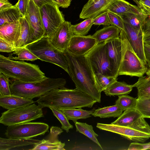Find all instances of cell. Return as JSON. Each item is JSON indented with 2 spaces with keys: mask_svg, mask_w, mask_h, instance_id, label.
I'll list each match as a JSON object with an SVG mask.
<instances>
[{
  "mask_svg": "<svg viewBox=\"0 0 150 150\" xmlns=\"http://www.w3.org/2000/svg\"><path fill=\"white\" fill-rule=\"evenodd\" d=\"M67 60L69 75L76 88L88 95L97 102H101V92L97 89L95 75L84 55L64 52Z\"/></svg>",
  "mask_w": 150,
  "mask_h": 150,
  "instance_id": "1",
  "label": "cell"
},
{
  "mask_svg": "<svg viewBox=\"0 0 150 150\" xmlns=\"http://www.w3.org/2000/svg\"><path fill=\"white\" fill-rule=\"evenodd\" d=\"M36 102L41 108L52 107L59 109L91 108L97 101L76 88L70 89L63 87L50 91Z\"/></svg>",
  "mask_w": 150,
  "mask_h": 150,
  "instance_id": "2",
  "label": "cell"
},
{
  "mask_svg": "<svg viewBox=\"0 0 150 150\" xmlns=\"http://www.w3.org/2000/svg\"><path fill=\"white\" fill-rule=\"evenodd\" d=\"M0 73L9 78L26 83L40 82L47 78L38 65L13 60L1 54Z\"/></svg>",
  "mask_w": 150,
  "mask_h": 150,
  "instance_id": "3",
  "label": "cell"
},
{
  "mask_svg": "<svg viewBox=\"0 0 150 150\" xmlns=\"http://www.w3.org/2000/svg\"><path fill=\"white\" fill-rule=\"evenodd\" d=\"M66 83L63 78L47 77L38 82L26 83L13 80L10 83L11 94L31 99L40 98L50 91L64 87Z\"/></svg>",
  "mask_w": 150,
  "mask_h": 150,
  "instance_id": "4",
  "label": "cell"
},
{
  "mask_svg": "<svg viewBox=\"0 0 150 150\" xmlns=\"http://www.w3.org/2000/svg\"><path fill=\"white\" fill-rule=\"evenodd\" d=\"M120 38L122 49V58L118 75H125L140 77L148 69L131 47L125 31H120Z\"/></svg>",
  "mask_w": 150,
  "mask_h": 150,
  "instance_id": "5",
  "label": "cell"
},
{
  "mask_svg": "<svg viewBox=\"0 0 150 150\" xmlns=\"http://www.w3.org/2000/svg\"><path fill=\"white\" fill-rule=\"evenodd\" d=\"M26 47L40 60L58 66L69 75L68 63L64 53L55 47L48 37H43Z\"/></svg>",
  "mask_w": 150,
  "mask_h": 150,
  "instance_id": "6",
  "label": "cell"
},
{
  "mask_svg": "<svg viewBox=\"0 0 150 150\" xmlns=\"http://www.w3.org/2000/svg\"><path fill=\"white\" fill-rule=\"evenodd\" d=\"M96 127L136 142H144L150 138V126L143 117L127 126L97 123Z\"/></svg>",
  "mask_w": 150,
  "mask_h": 150,
  "instance_id": "7",
  "label": "cell"
},
{
  "mask_svg": "<svg viewBox=\"0 0 150 150\" xmlns=\"http://www.w3.org/2000/svg\"><path fill=\"white\" fill-rule=\"evenodd\" d=\"M44 116L42 108L34 103L2 113L0 123L9 126L30 122Z\"/></svg>",
  "mask_w": 150,
  "mask_h": 150,
  "instance_id": "8",
  "label": "cell"
},
{
  "mask_svg": "<svg viewBox=\"0 0 150 150\" xmlns=\"http://www.w3.org/2000/svg\"><path fill=\"white\" fill-rule=\"evenodd\" d=\"M49 128L45 123L29 122L8 126L5 134L9 139H32L44 135Z\"/></svg>",
  "mask_w": 150,
  "mask_h": 150,
  "instance_id": "9",
  "label": "cell"
},
{
  "mask_svg": "<svg viewBox=\"0 0 150 150\" xmlns=\"http://www.w3.org/2000/svg\"><path fill=\"white\" fill-rule=\"evenodd\" d=\"M85 56L95 75H104L114 76L108 56L105 42L97 44Z\"/></svg>",
  "mask_w": 150,
  "mask_h": 150,
  "instance_id": "10",
  "label": "cell"
},
{
  "mask_svg": "<svg viewBox=\"0 0 150 150\" xmlns=\"http://www.w3.org/2000/svg\"><path fill=\"white\" fill-rule=\"evenodd\" d=\"M45 31L44 37L50 38L65 21L64 16L57 4H47L40 8Z\"/></svg>",
  "mask_w": 150,
  "mask_h": 150,
  "instance_id": "11",
  "label": "cell"
},
{
  "mask_svg": "<svg viewBox=\"0 0 150 150\" xmlns=\"http://www.w3.org/2000/svg\"><path fill=\"white\" fill-rule=\"evenodd\" d=\"M92 35H74L70 41L67 51L73 54L84 55L97 44Z\"/></svg>",
  "mask_w": 150,
  "mask_h": 150,
  "instance_id": "12",
  "label": "cell"
},
{
  "mask_svg": "<svg viewBox=\"0 0 150 150\" xmlns=\"http://www.w3.org/2000/svg\"><path fill=\"white\" fill-rule=\"evenodd\" d=\"M108 56L114 76L117 78L122 58V49L120 38L105 42Z\"/></svg>",
  "mask_w": 150,
  "mask_h": 150,
  "instance_id": "13",
  "label": "cell"
},
{
  "mask_svg": "<svg viewBox=\"0 0 150 150\" xmlns=\"http://www.w3.org/2000/svg\"><path fill=\"white\" fill-rule=\"evenodd\" d=\"M124 23V31L131 47L139 58L147 65L144 53L142 29H136L129 24Z\"/></svg>",
  "mask_w": 150,
  "mask_h": 150,
  "instance_id": "14",
  "label": "cell"
},
{
  "mask_svg": "<svg viewBox=\"0 0 150 150\" xmlns=\"http://www.w3.org/2000/svg\"><path fill=\"white\" fill-rule=\"evenodd\" d=\"M71 22L65 21L55 33L49 38L52 44L59 50H67L71 39L74 35L71 28Z\"/></svg>",
  "mask_w": 150,
  "mask_h": 150,
  "instance_id": "15",
  "label": "cell"
},
{
  "mask_svg": "<svg viewBox=\"0 0 150 150\" xmlns=\"http://www.w3.org/2000/svg\"><path fill=\"white\" fill-rule=\"evenodd\" d=\"M27 16L36 41L44 37L45 31L40 8L35 4L33 0L29 1Z\"/></svg>",
  "mask_w": 150,
  "mask_h": 150,
  "instance_id": "16",
  "label": "cell"
},
{
  "mask_svg": "<svg viewBox=\"0 0 150 150\" xmlns=\"http://www.w3.org/2000/svg\"><path fill=\"white\" fill-rule=\"evenodd\" d=\"M63 132L62 129L59 127L52 126L47 138L43 139L29 150H65V143L62 142L58 139V136Z\"/></svg>",
  "mask_w": 150,
  "mask_h": 150,
  "instance_id": "17",
  "label": "cell"
},
{
  "mask_svg": "<svg viewBox=\"0 0 150 150\" xmlns=\"http://www.w3.org/2000/svg\"><path fill=\"white\" fill-rule=\"evenodd\" d=\"M114 0H88L83 6L80 14L81 19L94 18L106 11Z\"/></svg>",
  "mask_w": 150,
  "mask_h": 150,
  "instance_id": "18",
  "label": "cell"
},
{
  "mask_svg": "<svg viewBox=\"0 0 150 150\" xmlns=\"http://www.w3.org/2000/svg\"><path fill=\"white\" fill-rule=\"evenodd\" d=\"M19 21L21 31L18 39L15 45L16 49L26 47L35 42L33 31L27 16L21 17Z\"/></svg>",
  "mask_w": 150,
  "mask_h": 150,
  "instance_id": "19",
  "label": "cell"
},
{
  "mask_svg": "<svg viewBox=\"0 0 150 150\" xmlns=\"http://www.w3.org/2000/svg\"><path fill=\"white\" fill-rule=\"evenodd\" d=\"M20 31L19 20L6 23L0 26V38L15 47V44L19 38Z\"/></svg>",
  "mask_w": 150,
  "mask_h": 150,
  "instance_id": "20",
  "label": "cell"
},
{
  "mask_svg": "<svg viewBox=\"0 0 150 150\" xmlns=\"http://www.w3.org/2000/svg\"><path fill=\"white\" fill-rule=\"evenodd\" d=\"M106 11L121 16L128 13H144L137 6L132 4L125 0H114L108 8Z\"/></svg>",
  "mask_w": 150,
  "mask_h": 150,
  "instance_id": "21",
  "label": "cell"
},
{
  "mask_svg": "<svg viewBox=\"0 0 150 150\" xmlns=\"http://www.w3.org/2000/svg\"><path fill=\"white\" fill-rule=\"evenodd\" d=\"M32 100L11 94L0 96V105L7 110L16 109L34 103Z\"/></svg>",
  "mask_w": 150,
  "mask_h": 150,
  "instance_id": "22",
  "label": "cell"
},
{
  "mask_svg": "<svg viewBox=\"0 0 150 150\" xmlns=\"http://www.w3.org/2000/svg\"><path fill=\"white\" fill-rule=\"evenodd\" d=\"M41 141L32 139H9L0 138V150L14 149L15 148L34 145Z\"/></svg>",
  "mask_w": 150,
  "mask_h": 150,
  "instance_id": "23",
  "label": "cell"
},
{
  "mask_svg": "<svg viewBox=\"0 0 150 150\" xmlns=\"http://www.w3.org/2000/svg\"><path fill=\"white\" fill-rule=\"evenodd\" d=\"M120 31L115 26H106L96 31L92 36L96 39L98 44L108 40L120 38Z\"/></svg>",
  "mask_w": 150,
  "mask_h": 150,
  "instance_id": "24",
  "label": "cell"
},
{
  "mask_svg": "<svg viewBox=\"0 0 150 150\" xmlns=\"http://www.w3.org/2000/svg\"><path fill=\"white\" fill-rule=\"evenodd\" d=\"M142 115L136 108L128 109L124 112L111 124L127 126L132 124L141 117Z\"/></svg>",
  "mask_w": 150,
  "mask_h": 150,
  "instance_id": "25",
  "label": "cell"
},
{
  "mask_svg": "<svg viewBox=\"0 0 150 150\" xmlns=\"http://www.w3.org/2000/svg\"><path fill=\"white\" fill-rule=\"evenodd\" d=\"M133 87V85H129L124 82L116 80L103 91L107 96H119L129 93Z\"/></svg>",
  "mask_w": 150,
  "mask_h": 150,
  "instance_id": "26",
  "label": "cell"
},
{
  "mask_svg": "<svg viewBox=\"0 0 150 150\" xmlns=\"http://www.w3.org/2000/svg\"><path fill=\"white\" fill-rule=\"evenodd\" d=\"M123 111L119 105L115 104L114 105L95 110L91 115L100 118L118 117L122 114Z\"/></svg>",
  "mask_w": 150,
  "mask_h": 150,
  "instance_id": "27",
  "label": "cell"
},
{
  "mask_svg": "<svg viewBox=\"0 0 150 150\" xmlns=\"http://www.w3.org/2000/svg\"><path fill=\"white\" fill-rule=\"evenodd\" d=\"M149 16L144 13H128L122 16L124 23L135 29H142L145 20Z\"/></svg>",
  "mask_w": 150,
  "mask_h": 150,
  "instance_id": "28",
  "label": "cell"
},
{
  "mask_svg": "<svg viewBox=\"0 0 150 150\" xmlns=\"http://www.w3.org/2000/svg\"><path fill=\"white\" fill-rule=\"evenodd\" d=\"M23 16L15 5L0 11V26L19 20Z\"/></svg>",
  "mask_w": 150,
  "mask_h": 150,
  "instance_id": "29",
  "label": "cell"
},
{
  "mask_svg": "<svg viewBox=\"0 0 150 150\" xmlns=\"http://www.w3.org/2000/svg\"><path fill=\"white\" fill-rule=\"evenodd\" d=\"M59 110L64 114L69 120H72L75 123L79 119L91 117L95 109L93 108L91 110H88L79 108Z\"/></svg>",
  "mask_w": 150,
  "mask_h": 150,
  "instance_id": "30",
  "label": "cell"
},
{
  "mask_svg": "<svg viewBox=\"0 0 150 150\" xmlns=\"http://www.w3.org/2000/svg\"><path fill=\"white\" fill-rule=\"evenodd\" d=\"M8 58L15 61L29 60L33 61L39 58L31 52L26 47L16 49L10 54Z\"/></svg>",
  "mask_w": 150,
  "mask_h": 150,
  "instance_id": "31",
  "label": "cell"
},
{
  "mask_svg": "<svg viewBox=\"0 0 150 150\" xmlns=\"http://www.w3.org/2000/svg\"><path fill=\"white\" fill-rule=\"evenodd\" d=\"M76 131L79 132L87 137L97 144L101 149L102 147L98 142L97 137L98 135L94 131L93 126L86 123L76 122L75 123Z\"/></svg>",
  "mask_w": 150,
  "mask_h": 150,
  "instance_id": "32",
  "label": "cell"
},
{
  "mask_svg": "<svg viewBox=\"0 0 150 150\" xmlns=\"http://www.w3.org/2000/svg\"><path fill=\"white\" fill-rule=\"evenodd\" d=\"M93 19H86L79 23L71 25V28L74 34L81 36L86 35L93 25Z\"/></svg>",
  "mask_w": 150,
  "mask_h": 150,
  "instance_id": "33",
  "label": "cell"
},
{
  "mask_svg": "<svg viewBox=\"0 0 150 150\" xmlns=\"http://www.w3.org/2000/svg\"><path fill=\"white\" fill-rule=\"evenodd\" d=\"M136 100V108L144 118H150V97H139Z\"/></svg>",
  "mask_w": 150,
  "mask_h": 150,
  "instance_id": "34",
  "label": "cell"
},
{
  "mask_svg": "<svg viewBox=\"0 0 150 150\" xmlns=\"http://www.w3.org/2000/svg\"><path fill=\"white\" fill-rule=\"evenodd\" d=\"M118 96V99L115 101V104L119 105L123 111L136 108V98L127 94Z\"/></svg>",
  "mask_w": 150,
  "mask_h": 150,
  "instance_id": "35",
  "label": "cell"
},
{
  "mask_svg": "<svg viewBox=\"0 0 150 150\" xmlns=\"http://www.w3.org/2000/svg\"><path fill=\"white\" fill-rule=\"evenodd\" d=\"M95 77L97 89L101 93L117 80L114 76L104 75H96Z\"/></svg>",
  "mask_w": 150,
  "mask_h": 150,
  "instance_id": "36",
  "label": "cell"
},
{
  "mask_svg": "<svg viewBox=\"0 0 150 150\" xmlns=\"http://www.w3.org/2000/svg\"><path fill=\"white\" fill-rule=\"evenodd\" d=\"M133 86L137 88L138 97H150V80H146L143 76L140 77Z\"/></svg>",
  "mask_w": 150,
  "mask_h": 150,
  "instance_id": "37",
  "label": "cell"
},
{
  "mask_svg": "<svg viewBox=\"0 0 150 150\" xmlns=\"http://www.w3.org/2000/svg\"><path fill=\"white\" fill-rule=\"evenodd\" d=\"M49 108L52 111L54 115L60 122L62 125L61 128L62 129L68 132L70 129L73 128V125L69 123L68 119L64 113L57 108L52 107Z\"/></svg>",
  "mask_w": 150,
  "mask_h": 150,
  "instance_id": "38",
  "label": "cell"
},
{
  "mask_svg": "<svg viewBox=\"0 0 150 150\" xmlns=\"http://www.w3.org/2000/svg\"><path fill=\"white\" fill-rule=\"evenodd\" d=\"M9 78L0 73V96L11 95Z\"/></svg>",
  "mask_w": 150,
  "mask_h": 150,
  "instance_id": "39",
  "label": "cell"
},
{
  "mask_svg": "<svg viewBox=\"0 0 150 150\" xmlns=\"http://www.w3.org/2000/svg\"><path fill=\"white\" fill-rule=\"evenodd\" d=\"M107 11L110 25L117 27L120 30L125 31L124 23L122 16L109 11Z\"/></svg>",
  "mask_w": 150,
  "mask_h": 150,
  "instance_id": "40",
  "label": "cell"
},
{
  "mask_svg": "<svg viewBox=\"0 0 150 150\" xmlns=\"http://www.w3.org/2000/svg\"><path fill=\"white\" fill-rule=\"evenodd\" d=\"M94 25H103L105 26L111 25L110 19L107 11L104 12L93 19Z\"/></svg>",
  "mask_w": 150,
  "mask_h": 150,
  "instance_id": "41",
  "label": "cell"
},
{
  "mask_svg": "<svg viewBox=\"0 0 150 150\" xmlns=\"http://www.w3.org/2000/svg\"><path fill=\"white\" fill-rule=\"evenodd\" d=\"M145 14L150 16V0H133Z\"/></svg>",
  "mask_w": 150,
  "mask_h": 150,
  "instance_id": "42",
  "label": "cell"
},
{
  "mask_svg": "<svg viewBox=\"0 0 150 150\" xmlns=\"http://www.w3.org/2000/svg\"><path fill=\"white\" fill-rule=\"evenodd\" d=\"M29 1L30 0H18L15 5L19 10L23 17L28 15Z\"/></svg>",
  "mask_w": 150,
  "mask_h": 150,
  "instance_id": "43",
  "label": "cell"
},
{
  "mask_svg": "<svg viewBox=\"0 0 150 150\" xmlns=\"http://www.w3.org/2000/svg\"><path fill=\"white\" fill-rule=\"evenodd\" d=\"M16 48L14 46L7 41L0 38V52L10 53L14 51Z\"/></svg>",
  "mask_w": 150,
  "mask_h": 150,
  "instance_id": "44",
  "label": "cell"
},
{
  "mask_svg": "<svg viewBox=\"0 0 150 150\" xmlns=\"http://www.w3.org/2000/svg\"><path fill=\"white\" fill-rule=\"evenodd\" d=\"M150 149V142L146 143H140L137 142H132L130 144L128 150H144Z\"/></svg>",
  "mask_w": 150,
  "mask_h": 150,
  "instance_id": "45",
  "label": "cell"
},
{
  "mask_svg": "<svg viewBox=\"0 0 150 150\" xmlns=\"http://www.w3.org/2000/svg\"><path fill=\"white\" fill-rule=\"evenodd\" d=\"M144 53L147 65L150 68V45L144 43Z\"/></svg>",
  "mask_w": 150,
  "mask_h": 150,
  "instance_id": "46",
  "label": "cell"
},
{
  "mask_svg": "<svg viewBox=\"0 0 150 150\" xmlns=\"http://www.w3.org/2000/svg\"><path fill=\"white\" fill-rule=\"evenodd\" d=\"M142 29L144 36L150 35V16L146 19Z\"/></svg>",
  "mask_w": 150,
  "mask_h": 150,
  "instance_id": "47",
  "label": "cell"
},
{
  "mask_svg": "<svg viewBox=\"0 0 150 150\" xmlns=\"http://www.w3.org/2000/svg\"><path fill=\"white\" fill-rule=\"evenodd\" d=\"M35 4L39 8H40L47 4H56L52 0H33Z\"/></svg>",
  "mask_w": 150,
  "mask_h": 150,
  "instance_id": "48",
  "label": "cell"
},
{
  "mask_svg": "<svg viewBox=\"0 0 150 150\" xmlns=\"http://www.w3.org/2000/svg\"><path fill=\"white\" fill-rule=\"evenodd\" d=\"M13 6L8 0H0V11L11 8Z\"/></svg>",
  "mask_w": 150,
  "mask_h": 150,
  "instance_id": "49",
  "label": "cell"
},
{
  "mask_svg": "<svg viewBox=\"0 0 150 150\" xmlns=\"http://www.w3.org/2000/svg\"><path fill=\"white\" fill-rule=\"evenodd\" d=\"M57 4L59 7L67 8L70 5L71 0H56Z\"/></svg>",
  "mask_w": 150,
  "mask_h": 150,
  "instance_id": "50",
  "label": "cell"
},
{
  "mask_svg": "<svg viewBox=\"0 0 150 150\" xmlns=\"http://www.w3.org/2000/svg\"><path fill=\"white\" fill-rule=\"evenodd\" d=\"M144 42L150 45V35L144 36Z\"/></svg>",
  "mask_w": 150,
  "mask_h": 150,
  "instance_id": "51",
  "label": "cell"
},
{
  "mask_svg": "<svg viewBox=\"0 0 150 150\" xmlns=\"http://www.w3.org/2000/svg\"><path fill=\"white\" fill-rule=\"evenodd\" d=\"M146 74L147 75V76H143V78L146 80H150V68L148 69Z\"/></svg>",
  "mask_w": 150,
  "mask_h": 150,
  "instance_id": "52",
  "label": "cell"
},
{
  "mask_svg": "<svg viewBox=\"0 0 150 150\" xmlns=\"http://www.w3.org/2000/svg\"><path fill=\"white\" fill-rule=\"evenodd\" d=\"M53 1L55 4H57V1L56 0H52Z\"/></svg>",
  "mask_w": 150,
  "mask_h": 150,
  "instance_id": "53",
  "label": "cell"
}]
</instances>
